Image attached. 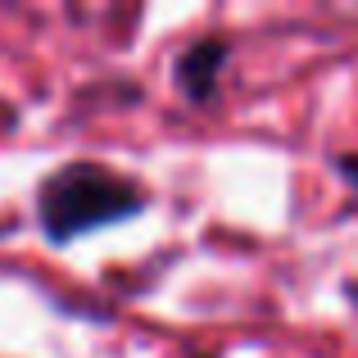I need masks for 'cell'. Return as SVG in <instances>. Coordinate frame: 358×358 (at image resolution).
<instances>
[{
  "instance_id": "cell-1",
  "label": "cell",
  "mask_w": 358,
  "mask_h": 358,
  "mask_svg": "<svg viewBox=\"0 0 358 358\" xmlns=\"http://www.w3.org/2000/svg\"><path fill=\"white\" fill-rule=\"evenodd\" d=\"M155 209V191L105 159H64L32 186V227L50 250L127 227Z\"/></svg>"
},
{
  "instance_id": "cell-4",
  "label": "cell",
  "mask_w": 358,
  "mask_h": 358,
  "mask_svg": "<svg viewBox=\"0 0 358 358\" xmlns=\"http://www.w3.org/2000/svg\"><path fill=\"white\" fill-rule=\"evenodd\" d=\"M191 358H218V354H204V350H195V354H191Z\"/></svg>"
},
{
  "instance_id": "cell-2",
  "label": "cell",
  "mask_w": 358,
  "mask_h": 358,
  "mask_svg": "<svg viewBox=\"0 0 358 358\" xmlns=\"http://www.w3.org/2000/svg\"><path fill=\"white\" fill-rule=\"evenodd\" d=\"M231 41L227 32H200L195 41L177 45L173 64H168V78H173V91L186 100L191 109H209L218 105L222 96V78H227V64H231Z\"/></svg>"
},
{
  "instance_id": "cell-3",
  "label": "cell",
  "mask_w": 358,
  "mask_h": 358,
  "mask_svg": "<svg viewBox=\"0 0 358 358\" xmlns=\"http://www.w3.org/2000/svg\"><path fill=\"white\" fill-rule=\"evenodd\" d=\"M327 168L358 195V150H331V155H327Z\"/></svg>"
}]
</instances>
